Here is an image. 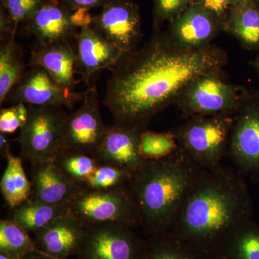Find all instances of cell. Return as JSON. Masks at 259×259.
I'll list each match as a JSON object with an SVG mask.
<instances>
[{"mask_svg": "<svg viewBox=\"0 0 259 259\" xmlns=\"http://www.w3.org/2000/svg\"><path fill=\"white\" fill-rule=\"evenodd\" d=\"M228 56L212 44L199 50L177 47L166 31L153 30L141 49L125 55L113 68L103 104L114 123L143 133L153 117L171 105L190 81L223 69Z\"/></svg>", "mask_w": 259, "mask_h": 259, "instance_id": "obj_1", "label": "cell"}, {"mask_svg": "<svg viewBox=\"0 0 259 259\" xmlns=\"http://www.w3.org/2000/svg\"><path fill=\"white\" fill-rule=\"evenodd\" d=\"M252 199L242 175L221 166L203 169L177 214L171 233L211 259H220L226 238L252 219Z\"/></svg>", "mask_w": 259, "mask_h": 259, "instance_id": "obj_2", "label": "cell"}, {"mask_svg": "<svg viewBox=\"0 0 259 259\" xmlns=\"http://www.w3.org/2000/svg\"><path fill=\"white\" fill-rule=\"evenodd\" d=\"M203 168L179 146L166 158L146 160L129 183L146 238L166 234Z\"/></svg>", "mask_w": 259, "mask_h": 259, "instance_id": "obj_3", "label": "cell"}, {"mask_svg": "<svg viewBox=\"0 0 259 259\" xmlns=\"http://www.w3.org/2000/svg\"><path fill=\"white\" fill-rule=\"evenodd\" d=\"M170 130L179 146L199 167L212 170L228 155L234 115L193 116Z\"/></svg>", "mask_w": 259, "mask_h": 259, "instance_id": "obj_4", "label": "cell"}, {"mask_svg": "<svg viewBox=\"0 0 259 259\" xmlns=\"http://www.w3.org/2000/svg\"><path fill=\"white\" fill-rule=\"evenodd\" d=\"M243 88L227 79L223 69L199 75L186 85L175 105L182 117L234 115L241 105Z\"/></svg>", "mask_w": 259, "mask_h": 259, "instance_id": "obj_5", "label": "cell"}, {"mask_svg": "<svg viewBox=\"0 0 259 259\" xmlns=\"http://www.w3.org/2000/svg\"><path fill=\"white\" fill-rule=\"evenodd\" d=\"M27 106L28 120L20 129L18 139L20 157L31 164L54 162L66 151L68 114L62 107Z\"/></svg>", "mask_w": 259, "mask_h": 259, "instance_id": "obj_6", "label": "cell"}, {"mask_svg": "<svg viewBox=\"0 0 259 259\" xmlns=\"http://www.w3.org/2000/svg\"><path fill=\"white\" fill-rule=\"evenodd\" d=\"M69 206L71 213L87 226L117 223L134 229L142 226L139 206L129 186L109 191L82 188Z\"/></svg>", "mask_w": 259, "mask_h": 259, "instance_id": "obj_7", "label": "cell"}, {"mask_svg": "<svg viewBox=\"0 0 259 259\" xmlns=\"http://www.w3.org/2000/svg\"><path fill=\"white\" fill-rule=\"evenodd\" d=\"M238 173L259 182V90L243 89L234 115L228 155Z\"/></svg>", "mask_w": 259, "mask_h": 259, "instance_id": "obj_8", "label": "cell"}, {"mask_svg": "<svg viewBox=\"0 0 259 259\" xmlns=\"http://www.w3.org/2000/svg\"><path fill=\"white\" fill-rule=\"evenodd\" d=\"M134 230L117 223L88 225L76 259H141L147 241Z\"/></svg>", "mask_w": 259, "mask_h": 259, "instance_id": "obj_9", "label": "cell"}, {"mask_svg": "<svg viewBox=\"0 0 259 259\" xmlns=\"http://www.w3.org/2000/svg\"><path fill=\"white\" fill-rule=\"evenodd\" d=\"M91 26L125 55L137 50L143 37L139 6L132 0H110Z\"/></svg>", "mask_w": 259, "mask_h": 259, "instance_id": "obj_10", "label": "cell"}, {"mask_svg": "<svg viewBox=\"0 0 259 259\" xmlns=\"http://www.w3.org/2000/svg\"><path fill=\"white\" fill-rule=\"evenodd\" d=\"M84 95L85 91L79 93L62 88L44 68L31 66L10 90L4 104L71 109L82 101Z\"/></svg>", "mask_w": 259, "mask_h": 259, "instance_id": "obj_11", "label": "cell"}, {"mask_svg": "<svg viewBox=\"0 0 259 259\" xmlns=\"http://www.w3.org/2000/svg\"><path fill=\"white\" fill-rule=\"evenodd\" d=\"M100 111L98 91L95 84L85 91L81 107L68 114L65 126L66 150L93 155L106 132Z\"/></svg>", "mask_w": 259, "mask_h": 259, "instance_id": "obj_12", "label": "cell"}, {"mask_svg": "<svg viewBox=\"0 0 259 259\" xmlns=\"http://www.w3.org/2000/svg\"><path fill=\"white\" fill-rule=\"evenodd\" d=\"M166 31L180 49L199 50L212 45L214 39L223 32V23L200 5L192 4L168 23Z\"/></svg>", "mask_w": 259, "mask_h": 259, "instance_id": "obj_13", "label": "cell"}, {"mask_svg": "<svg viewBox=\"0 0 259 259\" xmlns=\"http://www.w3.org/2000/svg\"><path fill=\"white\" fill-rule=\"evenodd\" d=\"M87 232L88 226L69 213L33 233L34 241L40 253L55 259H68L77 254Z\"/></svg>", "mask_w": 259, "mask_h": 259, "instance_id": "obj_14", "label": "cell"}, {"mask_svg": "<svg viewBox=\"0 0 259 259\" xmlns=\"http://www.w3.org/2000/svg\"><path fill=\"white\" fill-rule=\"evenodd\" d=\"M141 134L136 130L115 123L107 126L101 144L93 156L102 164L112 165L136 173L146 161L139 153Z\"/></svg>", "mask_w": 259, "mask_h": 259, "instance_id": "obj_15", "label": "cell"}, {"mask_svg": "<svg viewBox=\"0 0 259 259\" xmlns=\"http://www.w3.org/2000/svg\"><path fill=\"white\" fill-rule=\"evenodd\" d=\"M76 41V72L89 82L103 69H112L125 54L92 26L80 28Z\"/></svg>", "mask_w": 259, "mask_h": 259, "instance_id": "obj_16", "label": "cell"}, {"mask_svg": "<svg viewBox=\"0 0 259 259\" xmlns=\"http://www.w3.org/2000/svg\"><path fill=\"white\" fill-rule=\"evenodd\" d=\"M73 11L61 0H49L25 24V30L36 37L40 44L75 40L78 28L71 20Z\"/></svg>", "mask_w": 259, "mask_h": 259, "instance_id": "obj_17", "label": "cell"}, {"mask_svg": "<svg viewBox=\"0 0 259 259\" xmlns=\"http://www.w3.org/2000/svg\"><path fill=\"white\" fill-rule=\"evenodd\" d=\"M30 200L51 204H69L80 191L75 183L58 168L54 162L32 164Z\"/></svg>", "mask_w": 259, "mask_h": 259, "instance_id": "obj_18", "label": "cell"}, {"mask_svg": "<svg viewBox=\"0 0 259 259\" xmlns=\"http://www.w3.org/2000/svg\"><path fill=\"white\" fill-rule=\"evenodd\" d=\"M76 51L70 42L63 41L51 44H40L34 47L29 66L44 68L60 86L74 90L79 81L75 78Z\"/></svg>", "mask_w": 259, "mask_h": 259, "instance_id": "obj_19", "label": "cell"}, {"mask_svg": "<svg viewBox=\"0 0 259 259\" xmlns=\"http://www.w3.org/2000/svg\"><path fill=\"white\" fill-rule=\"evenodd\" d=\"M223 32L236 39L247 51L259 49V9L254 3L232 7Z\"/></svg>", "mask_w": 259, "mask_h": 259, "instance_id": "obj_20", "label": "cell"}, {"mask_svg": "<svg viewBox=\"0 0 259 259\" xmlns=\"http://www.w3.org/2000/svg\"><path fill=\"white\" fill-rule=\"evenodd\" d=\"M69 213V204H51L28 199L11 209L9 219L18 223L28 233H35Z\"/></svg>", "mask_w": 259, "mask_h": 259, "instance_id": "obj_21", "label": "cell"}, {"mask_svg": "<svg viewBox=\"0 0 259 259\" xmlns=\"http://www.w3.org/2000/svg\"><path fill=\"white\" fill-rule=\"evenodd\" d=\"M7 166L0 182V190L10 209H14L30 199L32 184L23 169V158L10 154Z\"/></svg>", "mask_w": 259, "mask_h": 259, "instance_id": "obj_22", "label": "cell"}, {"mask_svg": "<svg viewBox=\"0 0 259 259\" xmlns=\"http://www.w3.org/2000/svg\"><path fill=\"white\" fill-rule=\"evenodd\" d=\"M220 259H259V225L248 220L226 238Z\"/></svg>", "mask_w": 259, "mask_h": 259, "instance_id": "obj_23", "label": "cell"}, {"mask_svg": "<svg viewBox=\"0 0 259 259\" xmlns=\"http://www.w3.org/2000/svg\"><path fill=\"white\" fill-rule=\"evenodd\" d=\"M23 50L15 39L0 46V105L4 104L10 90L25 74Z\"/></svg>", "mask_w": 259, "mask_h": 259, "instance_id": "obj_24", "label": "cell"}, {"mask_svg": "<svg viewBox=\"0 0 259 259\" xmlns=\"http://www.w3.org/2000/svg\"><path fill=\"white\" fill-rule=\"evenodd\" d=\"M146 239L147 243L141 259H211L170 233Z\"/></svg>", "mask_w": 259, "mask_h": 259, "instance_id": "obj_25", "label": "cell"}, {"mask_svg": "<svg viewBox=\"0 0 259 259\" xmlns=\"http://www.w3.org/2000/svg\"><path fill=\"white\" fill-rule=\"evenodd\" d=\"M18 223L10 219L0 221V253L25 258L38 251L35 241Z\"/></svg>", "mask_w": 259, "mask_h": 259, "instance_id": "obj_26", "label": "cell"}, {"mask_svg": "<svg viewBox=\"0 0 259 259\" xmlns=\"http://www.w3.org/2000/svg\"><path fill=\"white\" fill-rule=\"evenodd\" d=\"M54 162L66 177L81 187L100 165L93 155L74 150H66Z\"/></svg>", "mask_w": 259, "mask_h": 259, "instance_id": "obj_27", "label": "cell"}, {"mask_svg": "<svg viewBox=\"0 0 259 259\" xmlns=\"http://www.w3.org/2000/svg\"><path fill=\"white\" fill-rule=\"evenodd\" d=\"M178 148L176 138L171 131L157 133L147 129L141 133L139 153L145 160L155 161L166 158Z\"/></svg>", "mask_w": 259, "mask_h": 259, "instance_id": "obj_28", "label": "cell"}, {"mask_svg": "<svg viewBox=\"0 0 259 259\" xmlns=\"http://www.w3.org/2000/svg\"><path fill=\"white\" fill-rule=\"evenodd\" d=\"M134 174L112 165L100 163L81 187L92 191H109L128 186Z\"/></svg>", "mask_w": 259, "mask_h": 259, "instance_id": "obj_29", "label": "cell"}, {"mask_svg": "<svg viewBox=\"0 0 259 259\" xmlns=\"http://www.w3.org/2000/svg\"><path fill=\"white\" fill-rule=\"evenodd\" d=\"M193 0H153V30H161L162 25L178 18Z\"/></svg>", "mask_w": 259, "mask_h": 259, "instance_id": "obj_30", "label": "cell"}, {"mask_svg": "<svg viewBox=\"0 0 259 259\" xmlns=\"http://www.w3.org/2000/svg\"><path fill=\"white\" fill-rule=\"evenodd\" d=\"M49 0H1L15 28L18 30L20 23H25L31 19Z\"/></svg>", "mask_w": 259, "mask_h": 259, "instance_id": "obj_31", "label": "cell"}, {"mask_svg": "<svg viewBox=\"0 0 259 259\" xmlns=\"http://www.w3.org/2000/svg\"><path fill=\"white\" fill-rule=\"evenodd\" d=\"M28 106L23 103L16 104L0 111V133L12 134L21 129L28 120Z\"/></svg>", "mask_w": 259, "mask_h": 259, "instance_id": "obj_32", "label": "cell"}, {"mask_svg": "<svg viewBox=\"0 0 259 259\" xmlns=\"http://www.w3.org/2000/svg\"><path fill=\"white\" fill-rule=\"evenodd\" d=\"M192 4L202 6L211 14L221 20L223 25L232 8L229 0H193Z\"/></svg>", "mask_w": 259, "mask_h": 259, "instance_id": "obj_33", "label": "cell"}, {"mask_svg": "<svg viewBox=\"0 0 259 259\" xmlns=\"http://www.w3.org/2000/svg\"><path fill=\"white\" fill-rule=\"evenodd\" d=\"M17 29L13 19L3 5H0V40L1 42L15 39Z\"/></svg>", "mask_w": 259, "mask_h": 259, "instance_id": "obj_34", "label": "cell"}, {"mask_svg": "<svg viewBox=\"0 0 259 259\" xmlns=\"http://www.w3.org/2000/svg\"><path fill=\"white\" fill-rule=\"evenodd\" d=\"M71 11L79 10H91L93 8H102L110 0H61Z\"/></svg>", "mask_w": 259, "mask_h": 259, "instance_id": "obj_35", "label": "cell"}, {"mask_svg": "<svg viewBox=\"0 0 259 259\" xmlns=\"http://www.w3.org/2000/svg\"><path fill=\"white\" fill-rule=\"evenodd\" d=\"M71 20L74 26L77 28L91 26L93 23V17L90 15V10H79L73 12Z\"/></svg>", "mask_w": 259, "mask_h": 259, "instance_id": "obj_36", "label": "cell"}, {"mask_svg": "<svg viewBox=\"0 0 259 259\" xmlns=\"http://www.w3.org/2000/svg\"><path fill=\"white\" fill-rule=\"evenodd\" d=\"M11 140L9 135L0 133V155L1 157L5 158L11 154Z\"/></svg>", "mask_w": 259, "mask_h": 259, "instance_id": "obj_37", "label": "cell"}, {"mask_svg": "<svg viewBox=\"0 0 259 259\" xmlns=\"http://www.w3.org/2000/svg\"><path fill=\"white\" fill-rule=\"evenodd\" d=\"M23 259H55L54 258H51V257L49 256V255H47L44 254V253H40V251H36L35 253H32L31 254L27 255L26 257H25Z\"/></svg>", "mask_w": 259, "mask_h": 259, "instance_id": "obj_38", "label": "cell"}, {"mask_svg": "<svg viewBox=\"0 0 259 259\" xmlns=\"http://www.w3.org/2000/svg\"><path fill=\"white\" fill-rule=\"evenodd\" d=\"M232 7L233 6H241V5H245L248 4H252L254 3L253 0H229Z\"/></svg>", "mask_w": 259, "mask_h": 259, "instance_id": "obj_39", "label": "cell"}, {"mask_svg": "<svg viewBox=\"0 0 259 259\" xmlns=\"http://www.w3.org/2000/svg\"><path fill=\"white\" fill-rule=\"evenodd\" d=\"M250 64L251 65L253 69L255 70V73H256L259 79V55L255 56L254 59L250 61Z\"/></svg>", "mask_w": 259, "mask_h": 259, "instance_id": "obj_40", "label": "cell"}, {"mask_svg": "<svg viewBox=\"0 0 259 259\" xmlns=\"http://www.w3.org/2000/svg\"><path fill=\"white\" fill-rule=\"evenodd\" d=\"M21 258H16V257L10 256V255L5 254V253H0V259H23Z\"/></svg>", "mask_w": 259, "mask_h": 259, "instance_id": "obj_41", "label": "cell"}, {"mask_svg": "<svg viewBox=\"0 0 259 259\" xmlns=\"http://www.w3.org/2000/svg\"><path fill=\"white\" fill-rule=\"evenodd\" d=\"M253 1H254L255 6H256L259 9V0H253Z\"/></svg>", "mask_w": 259, "mask_h": 259, "instance_id": "obj_42", "label": "cell"}]
</instances>
